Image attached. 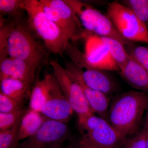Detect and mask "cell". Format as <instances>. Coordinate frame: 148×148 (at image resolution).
Wrapping results in <instances>:
<instances>
[{"label": "cell", "mask_w": 148, "mask_h": 148, "mask_svg": "<svg viewBox=\"0 0 148 148\" xmlns=\"http://www.w3.org/2000/svg\"><path fill=\"white\" fill-rule=\"evenodd\" d=\"M31 85L21 80L4 79L1 80V92L22 105Z\"/></svg>", "instance_id": "obj_17"}, {"label": "cell", "mask_w": 148, "mask_h": 148, "mask_svg": "<svg viewBox=\"0 0 148 148\" xmlns=\"http://www.w3.org/2000/svg\"><path fill=\"white\" fill-rule=\"evenodd\" d=\"M71 61L79 69L83 80L90 88L108 95L114 92L116 86L107 72L92 67L88 64L84 53L75 48L70 52Z\"/></svg>", "instance_id": "obj_9"}, {"label": "cell", "mask_w": 148, "mask_h": 148, "mask_svg": "<svg viewBox=\"0 0 148 148\" xmlns=\"http://www.w3.org/2000/svg\"><path fill=\"white\" fill-rule=\"evenodd\" d=\"M36 69L24 60L9 56L1 61L0 80L10 78L32 84L34 80Z\"/></svg>", "instance_id": "obj_14"}, {"label": "cell", "mask_w": 148, "mask_h": 148, "mask_svg": "<svg viewBox=\"0 0 148 148\" xmlns=\"http://www.w3.org/2000/svg\"><path fill=\"white\" fill-rule=\"evenodd\" d=\"M119 73L123 79L133 88L148 92V71L131 57L120 69Z\"/></svg>", "instance_id": "obj_15"}, {"label": "cell", "mask_w": 148, "mask_h": 148, "mask_svg": "<svg viewBox=\"0 0 148 148\" xmlns=\"http://www.w3.org/2000/svg\"><path fill=\"white\" fill-rule=\"evenodd\" d=\"M20 122L14 127L0 131V148H18L20 143L18 129Z\"/></svg>", "instance_id": "obj_21"}, {"label": "cell", "mask_w": 148, "mask_h": 148, "mask_svg": "<svg viewBox=\"0 0 148 148\" xmlns=\"http://www.w3.org/2000/svg\"><path fill=\"white\" fill-rule=\"evenodd\" d=\"M26 111L22 108L10 112H0V131L10 129L19 123Z\"/></svg>", "instance_id": "obj_23"}, {"label": "cell", "mask_w": 148, "mask_h": 148, "mask_svg": "<svg viewBox=\"0 0 148 148\" xmlns=\"http://www.w3.org/2000/svg\"><path fill=\"white\" fill-rule=\"evenodd\" d=\"M47 119L40 112L29 109L21 119L18 129L20 141L26 140L35 134Z\"/></svg>", "instance_id": "obj_16"}, {"label": "cell", "mask_w": 148, "mask_h": 148, "mask_svg": "<svg viewBox=\"0 0 148 148\" xmlns=\"http://www.w3.org/2000/svg\"><path fill=\"white\" fill-rule=\"evenodd\" d=\"M22 0H0L1 14L8 15L11 20L21 16L19 12L22 9Z\"/></svg>", "instance_id": "obj_24"}, {"label": "cell", "mask_w": 148, "mask_h": 148, "mask_svg": "<svg viewBox=\"0 0 148 148\" xmlns=\"http://www.w3.org/2000/svg\"><path fill=\"white\" fill-rule=\"evenodd\" d=\"M21 7L27 14L29 27L42 40L48 50L62 56L70 44V40L60 28L48 18L39 1L22 0Z\"/></svg>", "instance_id": "obj_3"}, {"label": "cell", "mask_w": 148, "mask_h": 148, "mask_svg": "<svg viewBox=\"0 0 148 148\" xmlns=\"http://www.w3.org/2000/svg\"><path fill=\"white\" fill-rule=\"evenodd\" d=\"M144 129L148 131V109L146 112L145 121L144 124Z\"/></svg>", "instance_id": "obj_29"}, {"label": "cell", "mask_w": 148, "mask_h": 148, "mask_svg": "<svg viewBox=\"0 0 148 148\" xmlns=\"http://www.w3.org/2000/svg\"><path fill=\"white\" fill-rule=\"evenodd\" d=\"M72 9L79 19L82 27L92 34L112 38L124 46L131 42L125 39L117 31L108 14L84 2L76 0H64Z\"/></svg>", "instance_id": "obj_4"}, {"label": "cell", "mask_w": 148, "mask_h": 148, "mask_svg": "<svg viewBox=\"0 0 148 148\" xmlns=\"http://www.w3.org/2000/svg\"><path fill=\"white\" fill-rule=\"evenodd\" d=\"M147 132L143 129L135 136L126 139L120 148H147Z\"/></svg>", "instance_id": "obj_26"}, {"label": "cell", "mask_w": 148, "mask_h": 148, "mask_svg": "<svg viewBox=\"0 0 148 148\" xmlns=\"http://www.w3.org/2000/svg\"><path fill=\"white\" fill-rule=\"evenodd\" d=\"M77 146L79 148H100L91 143L84 135L81 138Z\"/></svg>", "instance_id": "obj_28"}, {"label": "cell", "mask_w": 148, "mask_h": 148, "mask_svg": "<svg viewBox=\"0 0 148 148\" xmlns=\"http://www.w3.org/2000/svg\"><path fill=\"white\" fill-rule=\"evenodd\" d=\"M12 20L13 27L8 41V56L24 60L37 69L47 59V49L38 40L27 21L21 16Z\"/></svg>", "instance_id": "obj_2"}, {"label": "cell", "mask_w": 148, "mask_h": 148, "mask_svg": "<svg viewBox=\"0 0 148 148\" xmlns=\"http://www.w3.org/2000/svg\"><path fill=\"white\" fill-rule=\"evenodd\" d=\"M147 132V148H148V131Z\"/></svg>", "instance_id": "obj_31"}, {"label": "cell", "mask_w": 148, "mask_h": 148, "mask_svg": "<svg viewBox=\"0 0 148 148\" xmlns=\"http://www.w3.org/2000/svg\"><path fill=\"white\" fill-rule=\"evenodd\" d=\"M53 74L78 120L94 114L79 84L72 77L57 60L50 61Z\"/></svg>", "instance_id": "obj_7"}, {"label": "cell", "mask_w": 148, "mask_h": 148, "mask_svg": "<svg viewBox=\"0 0 148 148\" xmlns=\"http://www.w3.org/2000/svg\"><path fill=\"white\" fill-rule=\"evenodd\" d=\"M99 37L101 41L108 49L120 70L126 64L130 57L124 45L112 38L99 36Z\"/></svg>", "instance_id": "obj_19"}, {"label": "cell", "mask_w": 148, "mask_h": 148, "mask_svg": "<svg viewBox=\"0 0 148 148\" xmlns=\"http://www.w3.org/2000/svg\"><path fill=\"white\" fill-rule=\"evenodd\" d=\"M107 14L120 34L131 42L148 44V29L135 14L118 1L109 3Z\"/></svg>", "instance_id": "obj_5"}, {"label": "cell", "mask_w": 148, "mask_h": 148, "mask_svg": "<svg viewBox=\"0 0 148 148\" xmlns=\"http://www.w3.org/2000/svg\"><path fill=\"white\" fill-rule=\"evenodd\" d=\"M50 74L46 75L43 79L38 81L32 90L29 109L41 112L45 105L49 87Z\"/></svg>", "instance_id": "obj_18"}, {"label": "cell", "mask_w": 148, "mask_h": 148, "mask_svg": "<svg viewBox=\"0 0 148 148\" xmlns=\"http://www.w3.org/2000/svg\"><path fill=\"white\" fill-rule=\"evenodd\" d=\"M86 39L84 56L88 64L92 67L103 71H119L118 65L99 36L91 34Z\"/></svg>", "instance_id": "obj_12"}, {"label": "cell", "mask_w": 148, "mask_h": 148, "mask_svg": "<svg viewBox=\"0 0 148 148\" xmlns=\"http://www.w3.org/2000/svg\"><path fill=\"white\" fill-rule=\"evenodd\" d=\"M65 68L69 75L81 87L92 113L106 119L109 116L110 98L108 95L86 85L82 77L79 69L73 62H66Z\"/></svg>", "instance_id": "obj_11"}, {"label": "cell", "mask_w": 148, "mask_h": 148, "mask_svg": "<svg viewBox=\"0 0 148 148\" xmlns=\"http://www.w3.org/2000/svg\"><path fill=\"white\" fill-rule=\"evenodd\" d=\"M74 112L54 74H50L48 95L41 113L48 119L66 123Z\"/></svg>", "instance_id": "obj_10"}, {"label": "cell", "mask_w": 148, "mask_h": 148, "mask_svg": "<svg viewBox=\"0 0 148 148\" xmlns=\"http://www.w3.org/2000/svg\"><path fill=\"white\" fill-rule=\"evenodd\" d=\"M46 2L58 12L68 31V38L72 42L87 38L92 34L83 28L79 19L72 9L64 0H45Z\"/></svg>", "instance_id": "obj_13"}, {"label": "cell", "mask_w": 148, "mask_h": 148, "mask_svg": "<svg viewBox=\"0 0 148 148\" xmlns=\"http://www.w3.org/2000/svg\"><path fill=\"white\" fill-rule=\"evenodd\" d=\"M125 47L130 57L148 71V46L138 45L131 42Z\"/></svg>", "instance_id": "obj_22"}, {"label": "cell", "mask_w": 148, "mask_h": 148, "mask_svg": "<svg viewBox=\"0 0 148 148\" xmlns=\"http://www.w3.org/2000/svg\"><path fill=\"white\" fill-rule=\"evenodd\" d=\"M22 108V105L20 103L2 92H0V112H10Z\"/></svg>", "instance_id": "obj_27"}, {"label": "cell", "mask_w": 148, "mask_h": 148, "mask_svg": "<svg viewBox=\"0 0 148 148\" xmlns=\"http://www.w3.org/2000/svg\"><path fill=\"white\" fill-rule=\"evenodd\" d=\"M70 135L66 123L47 119L35 134L20 143L18 148H58Z\"/></svg>", "instance_id": "obj_8"}, {"label": "cell", "mask_w": 148, "mask_h": 148, "mask_svg": "<svg viewBox=\"0 0 148 148\" xmlns=\"http://www.w3.org/2000/svg\"><path fill=\"white\" fill-rule=\"evenodd\" d=\"M58 148H79L78 146L74 147V146H69V147H64L63 146Z\"/></svg>", "instance_id": "obj_30"}, {"label": "cell", "mask_w": 148, "mask_h": 148, "mask_svg": "<svg viewBox=\"0 0 148 148\" xmlns=\"http://www.w3.org/2000/svg\"><path fill=\"white\" fill-rule=\"evenodd\" d=\"M148 109V92L130 90L114 97L109 108V117L111 125L126 139L137 132Z\"/></svg>", "instance_id": "obj_1"}, {"label": "cell", "mask_w": 148, "mask_h": 148, "mask_svg": "<svg viewBox=\"0 0 148 148\" xmlns=\"http://www.w3.org/2000/svg\"><path fill=\"white\" fill-rule=\"evenodd\" d=\"M120 2L132 11L148 29V0H122Z\"/></svg>", "instance_id": "obj_20"}, {"label": "cell", "mask_w": 148, "mask_h": 148, "mask_svg": "<svg viewBox=\"0 0 148 148\" xmlns=\"http://www.w3.org/2000/svg\"><path fill=\"white\" fill-rule=\"evenodd\" d=\"M13 27L12 20L1 24L0 30V61L8 57L7 45L9 37Z\"/></svg>", "instance_id": "obj_25"}, {"label": "cell", "mask_w": 148, "mask_h": 148, "mask_svg": "<svg viewBox=\"0 0 148 148\" xmlns=\"http://www.w3.org/2000/svg\"><path fill=\"white\" fill-rule=\"evenodd\" d=\"M78 123L86 131L84 135L88 140L100 148H120L126 140L106 119L94 114L78 120Z\"/></svg>", "instance_id": "obj_6"}]
</instances>
